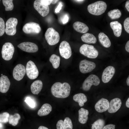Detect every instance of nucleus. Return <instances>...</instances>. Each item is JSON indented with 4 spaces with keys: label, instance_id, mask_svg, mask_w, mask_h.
Here are the masks:
<instances>
[{
    "label": "nucleus",
    "instance_id": "5701e85b",
    "mask_svg": "<svg viewBox=\"0 0 129 129\" xmlns=\"http://www.w3.org/2000/svg\"><path fill=\"white\" fill-rule=\"evenodd\" d=\"M99 41L101 43L104 47L108 48L111 45V42L109 38L103 32H101L98 35Z\"/></svg>",
    "mask_w": 129,
    "mask_h": 129
},
{
    "label": "nucleus",
    "instance_id": "9d476101",
    "mask_svg": "<svg viewBox=\"0 0 129 129\" xmlns=\"http://www.w3.org/2000/svg\"><path fill=\"white\" fill-rule=\"evenodd\" d=\"M59 51L60 55L65 59L70 57L72 55L71 48L69 43L64 41L60 43Z\"/></svg>",
    "mask_w": 129,
    "mask_h": 129
},
{
    "label": "nucleus",
    "instance_id": "a19ab883",
    "mask_svg": "<svg viewBox=\"0 0 129 129\" xmlns=\"http://www.w3.org/2000/svg\"><path fill=\"white\" fill-rule=\"evenodd\" d=\"M69 19V16L67 14H65L63 17L62 20V23L65 24L67 23Z\"/></svg>",
    "mask_w": 129,
    "mask_h": 129
},
{
    "label": "nucleus",
    "instance_id": "393cba45",
    "mask_svg": "<svg viewBox=\"0 0 129 129\" xmlns=\"http://www.w3.org/2000/svg\"><path fill=\"white\" fill-rule=\"evenodd\" d=\"M81 38L83 42L88 44H95L97 41L95 36L92 34L89 33L84 34L81 36Z\"/></svg>",
    "mask_w": 129,
    "mask_h": 129
},
{
    "label": "nucleus",
    "instance_id": "aec40b11",
    "mask_svg": "<svg viewBox=\"0 0 129 129\" xmlns=\"http://www.w3.org/2000/svg\"><path fill=\"white\" fill-rule=\"evenodd\" d=\"M43 86V83L40 80H37L33 82L31 86L32 92L34 94L38 95L41 91Z\"/></svg>",
    "mask_w": 129,
    "mask_h": 129
},
{
    "label": "nucleus",
    "instance_id": "f03ea898",
    "mask_svg": "<svg viewBox=\"0 0 129 129\" xmlns=\"http://www.w3.org/2000/svg\"><path fill=\"white\" fill-rule=\"evenodd\" d=\"M107 5L104 2L98 1L89 5L87 10L89 12L95 15H100L104 13L107 8Z\"/></svg>",
    "mask_w": 129,
    "mask_h": 129
},
{
    "label": "nucleus",
    "instance_id": "a878e982",
    "mask_svg": "<svg viewBox=\"0 0 129 129\" xmlns=\"http://www.w3.org/2000/svg\"><path fill=\"white\" fill-rule=\"evenodd\" d=\"M73 99L79 103V106L81 107L84 105V103L87 100L86 96L83 93H80L74 95L73 96Z\"/></svg>",
    "mask_w": 129,
    "mask_h": 129
},
{
    "label": "nucleus",
    "instance_id": "c03bdc74",
    "mask_svg": "<svg viewBox=\"0 0 129 129\" xmlns=\"http://www.w3.org/2000/svg\"><path fill=\"white\" fill-rule=\"evenodd\" d=\"M126 105L127 107L129 108V98H128L126 102Z\"/></svg>",
    "mask_w": 129,
    "mask_h": 129
},
{
    "label": "nucleus",
    "instance_id": "39448f33",
    "mask_svg": "<svg viewBox=\"0 0 129 129\" xmlns=\"http://www.w3.org/2000/svg\"><path fill=\"white\" fill-rule=\"evenodd\" d=\"M14 52V47L12 43H5L3 45L2 49V57L5 60H9L12 58Z\"/></svg>",
    "mask_w": 129,
    "mask_h": 129
},
{
    "label": "nucleus",
    "instance_id": "423d86ee",
    "mask_svg": "<svg viewBox=\"0 0 129 129\" xmlns=\"http://www.w3.org/2000/svg\"><path fill=\"white\" fill-rule=\"evenodd\" d=\"M100 82V80L97 76L91 74L84 81L82 88L85 91H88L92 85L97 86L99 84Z\"/></svg>",
    "mask_w": 129,
    "mask_h": 129
},
{
    "label": "nucleus",
    "instance_id": "09e8293b",
    "mask_svg": "<svg viewBox=\"0 0 129 129\" xmlns=\"http://www.w3.org/2000/svg\"><path fill=\"white\" fill-rule=\"evenodd\" d=\"M74 1L77 2H81L83 1H84V0H74Z\"/></svg>",
    "mask_w": 129,
    "mask_h": 129
},
{
    "label": "nucleus",
    "instance_id": "a211bd4d",
    "mask_svg": "<svg viewBox=\"0 0 129 129\" xmlns=\"http://www.w3.org/2000/svg\"><path fill=\"white\" fill-rule=\"evenodd\" d=\"M10 84L7 76H2L0 78V92L3 93L7 92L9 89Z\"/></svg>",
    "mask_w": 129,
    "mask_h": 129
},
{
    "label": "nucleus",
    "instance_id": "f257e3e1",
    "mask_svg": "<svg viewBox=\"0 0 129 129\" xmlns=\"http://www.w3.org/2000/svg\"><path fill=\"white\" fill-rule=\"evenodd\" d=\"M70 86L68 83L65 82L62 83L57 82L52 85L51 88V91L54 97L65 98L70 95Z\"/></svg>",
    "mask_w": 129,
    "mask_h": 129
},
{
    "label": "nucleus",
    "instance_id": "49530a36",
    "mask_svg": "<svg viewBox=\"0 0 129 129\" xmlns=\"http://www.w3.org/2000/svg\"><path fill=\"white\" fill-rule=\"evenodd\" d=\"M59 1V0H53V1L51 3L53 4H54L56 3L58 1Z\"/></svg>",
    "mask_w": 129,
    "mask_h": 129
},
{
    "label": "nucleus",
    "instance_id": "2eb2a0df",
    "mask_svg": "<svg viewBox=\"0 0 129 129\" xmlns=\"http://www.w3.org/2000/svg\"><path fill=\"white\" fill-rule=\"evenodd\" d=\"M115 72V68L112 66H109L104 70L102 77V81L104 83L108 82L111 79Z\"/></svg>",
    "mask_w": 129,
    "mask_h": 129
},
{
    "label": "nucleus",
    "instance_id": "cd10ccee",
    "mask_svg": "<svg viewBox=\"0 0 129 129\" xmlns=\"http://www.w3.org/2000/svg\"><path fill=\"white\" fill-rule=\"evenodd\" d=\"M21 118L20 114L17 113H15L14 115H10L8 119L9 123L12 125L15 126L18 123L19 120Z\"/></svg>",
    "mask_w": 129,
    "mask_h": 129
},
{
    "label": "nucleus",
    "instance_id": "dca6fc26",
    "mask_svg": "<svg viewBox=\"0 0 129 129\" xmlns=\"http://www.w3.org/2000/svg\"><path fill=\"white\" fill-rule=\"evenodd\" d=\"M109 102L107 99L102 98L96 104L95 108L96 111L99 113H102L108 110Z\"/></svg>",
    "mask_w": 129,
    "mask_h": 129
},
{
    "label": "nucleus",
    "instance_id": "7ed1b4c3",
    "mask_svg": "<svg viewBox=\"0 0 129 129\" xmlns=\"http://www.w3.org/2000/svg\"><path fill=\"white\" fill-rule=\"evenodd\" d=\"M45 38L48 43L50 45H54L57 43L60 40L59 33L52 27L48 28L45 34Z\"/></svg>",
    "mask_w": 129,
    "mask_h": 129
},
{
    "label": "nucleus",
    "instance_id": "c756f323",
    "mask_svg": "<svg viewBox=\"0 0 129 129\" xmlns=\"http://www.w3.org/2000/svg\"><path fill=\"white\" fill-rule=\"evenodd\" d=\"M105 121L102 119H99L92 124L91 129H102L104 126Z\"/></svg>",
    "mask_w": 129,
    "mask_h": 129
},
{
    "label": "nucleus",
    "instance_id": "4c0bfd02",
    "mask_svg": "<svg viewBox=\"0 0 129 129\" xmlns=\"http://www.w3.org/2000/svg\"><path fill=\"white\" fill-rule=\"evenodd\" d=\"M40 1L42 4L46 5H48L51 3L53 0H40Z\"/></svg>",
    "mask_w": 129,
    "mask_h": 129
},
{
    "label": "nucleus",
    "instance_id": "58836bf2",
    "mask_svg": "<svg viewBox=\"0 0 129 129\" xmlns=\"http://www.w3.org/2000/svg\"><path fill=\"white\" fill-rule=\"evenodd\" d=\"M115 125L113 124H109L104 126L102 129H115Z\"/></svg>",
    "mask_w": 129,
    "mask_h": 129
},
{
    "label": "nucleus",
    "instance_id": "b1692460",
    "mask_svg": "<svg viewBox=\"0 0 129 129\" xmlns=\"http://www.w3.org/2000/svg\"><path fill=\"white\" fill-rule=\"evenodd\" d=\"M52 108L49 104L46 103L42 106L38 112V114L40 116H45L48 115L51 112Z\"/></svg>",
    "mask_w": 129,
    "mask_h": 129
},
{
    "label": "nucleus",
    "instance_id": "9b49d317",
    "mask_svg": "<svg viewBox=\"0 0 129 129\" xmlns=\"http://www.w3.org/2000/svg\"><path fill=\"white\" fill-rule=\"evenodd\" d=\"M96 66V64L94 62L84 59L80 62L79 69L81 73L85 74L91 72Z\"/></svg>",
    "mask_w": 129,
    "mask_h": 129
},
{
    "label": "nucleus",
    "instance_id": "ddd939ff",
    "mask_svg": "<svg viewBox=\"0 0 129 129\" xmlns=\"http://www.w3.org/2000/svg\"><path fill=\"white\" fill-rule=\"evenodd\" d=\"M26 73V69L24 65L21 64L16 65L14 68L13 72L14 78L17 81L22 80Z\"/></svg>",
    "mask_w": 129,
    "mask_h": 129
},
{
    "label": "nucleus",
    "instance_id": "4be33fe9",
    "mask_svg": "<svg viewBox=\"0 0 129 129\" xmlns=\"http://www.w3.org/2000/svg\"><path fill=\"white\" fill-rule=\"evenodd\" d=\"M89 112L88 110L81 108L78 111L79 122L81 124H84L87 122Z\"/></svg>",
    "mask_w": 129,
    "mask_h": 129
},
{
    "label": "nucleus",
    "instance_id": "de8ad7c7",
    "mask_svg": "<svg viewBox=\"0 0 129 129\" xmlns=\"http://www.w3.org/2000/svg\"><path fill=\"white\" fill-rule=\"evenodd\" d=\"M126 83L127 85L128 86H129V77L127 78L126 80Z\"/></svg>",
    "mask_w": 129,
    "mask_h": 129
},
{
    "label": "nucleus",
    "instance_id": "6e6552de",
    "mask_svg": "<svg viewBox=\"0 0 129 129\" xmlns=\"http://www.w3.org/2000/svg\"><path fill=\"white\" fill-rule=\"evenodd\" d=\"M18 23L17 19L15 18L11 17L7 21L5 31L8 35L13 36L16 32V27Z\"/></svg>",
    "mask_w": 129,
    "mask_h": 129
},
{
    "label": "nucleus",
    "instance_id": "72a5a7b5",
    "mask_svg": "<svg viewBox=\"0 0 129 129\" xmlns=\"http://www.w3.org/2000/svg\"><path fill=\"white\" fill-rule=\"evenodd\" d=\"M5 23L3 19L0 17V36H2L5 32Z\"/></svg>",
    "mask_w": 129,
    "mask_h": 129
},
{
    "label": "nucleus",
    "instance_id": "6ab92c4d",
    "mask_svg": "<svg viewBox=\"0 0 129 129\" xmlns=\"http://www.w3.org/2000/svg\"><path fill=\"white\" fill-rule=\"evenodd\" d=\"M111 28L113 29L114 35L118 37L121 34L122 30V25L118 21H114L111 22L110 24Z\"/></svg>",
    "mask_w": 129,
    "mask_h": 129
},
{
    "label": "nucleus",
    "instance_id": "3c124183",
    "mask_svg": "<svg viewBox=\"0 0 129 129\" xmlns=\"http://www.w3.org/2000/svg\"><path fill=\"white\" fill-rule=\"evenodd\" d=\"M1 76L3 75V74H1Z\"/></svg>",
    "mask_w": 129,
    "mask_h": 129
},
{
    "label": "nucleus",
    "instance_id": "2f4dec72",
    "mask_svg": "<svg viewBox=\"0 0 129 129\" xmlns=\"http://www.w3.org/2000/svg\"><path fill=\"white\" fill-rule=\"evenodd\" d=\"M65 129H72L73 124L71 119L69 117L65 118L63 121Z\"/></svg>",
    "mask_w": 129,
    "mask_h": 129
},
{
    "label": "nucleus",
    "instance_id": "bb28decb",
    "mask_svg": "<svg viewBox=\"0 0 129 129\" xmlns=\"http://www.w3.org/2000/svg\"><path fill=\"white\" fill-rule=\"evenodd\" d=\"M49 60L54 68L57 69L59 67L60 58L59 56L55 54H53L50 57Z\"/></svg>",
    "mask_w": 129,
    "mask_h": 129
},
{
    "label": "nucleus",
    "instance_id": "f3484780",
    "mask_svg": "<svg viewBox=\"0 0 129 129\" xmlns=\"http://www.w3.org/2000/svg\"><path fill=\"white\" fill-rule=\"evenodd\" d=\"M122 103L121 100L119 98H116L112 99L109 103L108 112L110 113H115L120 108Z\"/></svg>",
    "mask_w": 129,
    "mask_h": 129
},
{
    "label": "nucleus",
    "instance_id": "7c9ffc66",
    "mask_svg": "<svg viewBox=\"0 0 129 129\" xmlns=\"http://www.w3.org/2000/svg\"><path fill=\"white\" fill-rule=\"evenodd\" d=\"M12 0H3V5L5 6V10L6 11H11L13 9L14 5Z\"/></svg>",
    "mask_w": 129,
    "mask_h": 129
},
{
    "label": "nucleus",
    "instance_id": "1a4fd4ad",
    "mask_svg": "<svg viewBox=\"0 0 129 129\" xmlns=\"http://www.w3.org/2000/svg\"><path fill=\"white\" fill-rule=\"evenodd\" d=\"M22 30L26 34H38L40 32L41 28L38 24L34 22H30L24 25Z\"/></svg>",
    "mask_w": 129,
    "mask_h": 129
},
{
    "label": "nucleus",
    "instance_id": "f704fd0d",
    "mask_svg": "<svg viewBox=\"0 0 129 129\" xmlns=\"http://www.w3.org/2000/svg\"><path fill=\"white\" fill-rule=\"evenodd\" d=\"M25 101L30 107L33 108L35 106V103L33 100L29 97H27Z\"/></svg>",
    "mask_w": 129,
    "mask_h": 129
},
{
    "label": "nucleus",
    "instance_id": "4468645a",
    "mask_svg": "<svg viewBox=\"0 0 129 129\" xmlns=\"http://www.w3.org/2000/svg\"><path fill=\"white\" fill-rule=\"evenodd\" d=\"M33 6L35 9L43 17L47 16L49 12L48 5H46L42 4L40 0H36L34 1Z\"/></svg>",
    "mask_w": 129,
    "mask_h": 129
},
{
    "label": "nucleus",
    "instance_id": "79ce46f5",
    "mask_svg": "<svg viewBox=\"0 0 129 129\" xmlns=\"http://www.w3.org/2000/svg\"><path fill=\"white\" fill-rule=\"evenodd\" d=\"M125 49L126 51L128 52H129V41L127 42L125 46Z\"/></svg>",
    "mask_w": 129,
    "mask_h": 129
},
{
    "label": "nucleus",
    "instance_id": "37998d69",
    "mask_svg": "<svg viewBox=\"0 0 129 129\" xmlns=\"http://www.w3.org/2000/svg\"><path fill=\"white\" fill-rule=\"evenodd\" d=\"M125 7L127 11L129 12V1H127L125 5Z\"/></svg>",
    "mask_w": 129,
    "mask_h": 129
},
{
    "label": "nucleus",
    "instance_id": "0eeeda50",
    "mask_svg": "<svg viewBox=\"0 0 129 129\" xmlns=\"http://www.w3.org/2000/svg\"><path fill=\"white\" fill-rule=\"evenodd\" d=\"M26 70L27 76L30 79H35L38 75V69L35 63L31 60L27 63Z\"/></svg>",
    "mask_w": 129,
    "mask_h": 129
},
{
    "label": "nucleus",
    "instance_id": "473e14b6",
    "mask_svg": "<svg viewBox=\"0 0 129 129\" xmlns=\"http://www.w3.org/2000/svg\"><path fill=\"white\" fill-rule=\"evenodd\" d=\"M9 113L7 112H4L0 114V123H6L8 121L10 116Z\"/></svg>",
    "mask_w": 129,
    "mask_h": 129
},
{
    "label": "nucleus",
    "instance_id": "e433bc0d",
    "mask_svg": "<svg viewBox=\"0 0 129 129\" xmlns=\"http://www.w3.org/2000/svg\"><path fill=\"white\" fill-rule=\"evenodd\" d=\"M57 129H65L64 126L63 121L62 120H59L56 124Z\"/></svg>",
    "mask_w": 129,
    "mask_h": 129
},
{
    "label": "nucleus",
    "instance_id": "a18cd8bd",
    "mask_svg": "<svg viewBox=\"0 0 129 129\" xmlns=\"http://www.w3.org/2000/svg\"><path fill=\"white\" fill-rule=\"evenodd\" d=\"M38 129H49L43 126H40Z\"/></svg>",
    "mask_w": 129,
    "mask_h": 129
},
{
    "label": "nucleus",
    "instance_id": "412c9836",
    "mask_svg": "<svg viewBox=\"0 0 129 129\" xmlns=\"http://www.w3.org/2000/svg\"><path fill=\"white\" fill-rule=\"evenodd\" d=\"M73 27L76 31L81 33H86L89 29L88 27L85 24L79 21L74 22Z\"/></svg>",
    "mask_w": 129,
    "mask_h": 129
},
{
    "label": "nucleus",
    "instance_id": "ea45409f",
    "mask_svg": "<svg viewBox=\"0 0 129 129\" xmlns=\"http://www.w3.org/2000/svg\"><path fill=\"white\" fill-rule=\"evenodd\" d=\"M63 5L61 2H60L57 7L55 10V12L56 13L59 12L62 8Z\"/></svg>",
    "mask_w": 129,
    "mask_h": 129
},
{
    "label": "nucleus",
    "instance_id": "c9c22d12",
    "mask_svg": "<svg viewBox=\"0 0 129 129\" xmlns=\"http://www.w3.org/2000/svg\"><path fill=\"white\" fill-rule=\"evenodd\" d=\"M124 28L126 31L129 33V17L126 18L124 23Z\"/></svg>",
    "mask_w": 129,
    "mask_h": 129
},
{
    "label": "nucleus",
    "instance_id": "8fccbe9b",
    "mask_svg": "<svg viewBox=\"0 0 129 129\" xmlns=\"http://www.w3.org/2000/svg\"><path fill=\"white\" fill-rule=\"evenodd\" d=\"M3 128V125L0 123V129H2Z\"/></svg>",
    "mask_w": 129,
    "mask_h": 129
},
{
    "label": "nucleus",
    "instance_id": "20e7f679",
    "mask_svg": "<svg viewBox=\"0 0 129 129\" xmlns=\"http://www.w3.org/2000/svg\"><path fill=\"white\" fill-rule=\"evenodd\" d=\"M79 51L81 54L90 58H95L98 54L97 50L93 46L86 44L82 45L80 48Z\"/></svg>",
    "mask_w": 129,
    "mask_h": 129
},
{
    "label": "nucleus",
    "instance_id": "c85d7f7f",
    "mask_svg": "<svg viewBox=\"0 0 129 129\" xmlns=\"http://www.w3.org/2000/svg\"><path fill=\"white\" fill-rule=\"evenodd\" d=\"M108 16L112 19H114L119 18L121 15L120 11L118 9H114L111 10L108 13Z\"/></svg>",
    "mask_w": 129,
    "mask_h": 129
},
{
    "label": "nucleus",
    "instance_id": "f8f14e48",
    "mask_svg": "<svg viewBox=\"0 0 129 129\" xmlns=\"http://www.w3.org/2000/svg\"><path fill=\"white\" fill-rule=\"evenodd\" d=\"M17 47L22 50L28 53H34L38 50L37 45L35 43L30 42H24L21 43Z\"/></svg>",
    "mask_w": 129,
    "mask_h": 129
},
{
    "label": "nucleus",
    "instance_id": "603ef678",
    "mask_svg": "<svg viewBox=\"0 0 129 129\" xmlns=\"http://www.w3.org/2000/svg\"></svg>",
    "mask_w": 129,
    "mask_h": 129
}]
</instances>
